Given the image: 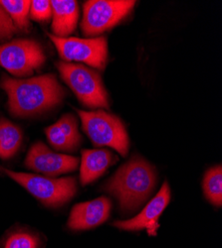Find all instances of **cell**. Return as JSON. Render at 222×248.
<instances>
[{
	"mask_svg": "<svg viewBox=\"0 0 222 248\" xmlns=\"http://www.w3.org/2000/svg\"><path fill=\"white\" fill-rule=\"evenodd\" d=\"M134 0H90L85 2L81 28L94 37L113 28L132 11Z\"/></svg>",
	"mask_w": 222,
	"mask_h": 248,
	"instance_id": "52a82bcc",
	"label": "cell"
},
{
	"mask_svg": "<svg viewBox=\"0 0 222 248\" xmlns=\"http://www.w3.org/2000/svg\"><path fill=\"white\" fill-rule=\"evenodd\" d=\"M30 17L38 22H47L52 18V5L48 0H33L31 1Z\"/></svg>",
	"mask_w": 222,
	"mask_h": 248,
	"instance_id": "ffe728a7",
	"label": "cell"
},
{
	"mask_svg": "<svg viewBox=\"0 0 222 248\" xmlns=\"http://www.w3.org/2000/svg\"><path fill=\"white\" fill-rule=\"evenodd\" d=\"M22 131L4 117L0 118V158L13 157L21 146Z\"/></svg>",
	"mask_w": 222,
	"mask_h": 248,
	"instance_id": "5bb4252c",
	"label": "cell"
},
{
	"mask_svg": "<svg viewBox=\"0 0 222 248\" xmlns=\"http://www.w3.org/2000/svg\"><path fill=\"white\" fill-rule=\"evenodd\" d=\"M156 173L152 165L135 155L107 182L104 190L114 196L125 214L134 213L152 195Z\"/></svg>",
	"mask_w": 222,
	"mask_h": 248,
	"instance_id": "7a4b0ae2",
	"label": "cell"
},
{
	"mask_svg": "<svg viewBox=\"0 0 222 248\" xmlns=\"http://www.w3.org/2000/svg\"><path fill=\"white\" fill-rule=\"evenodd\" d=\"M45 134L50 145L58 151H75L76 149L73 147L69 140L65 137V135L61 132L58 127L57 123L47 127L45 129Z\"/></svg>",
	"mask_w": 222,
	"mask_h": 248,
	"instance_id": "d6986e66",
	"label": "cell"
},
{
	"mask_svg": "<svg viewBox=\"0 0 222 248\" xmlns=\"http://www.w3.org/2000/svg\"><path fill=\"white\" fill-rule=\"evenodd\" d=\"M30 5L29 0H0V6L11 18L16 29L22 31H27L30 27L28 19Z\"/></svg>",
	"mask_w": 222,
	"mask_h": 248,
	"instance_id": "2e32d148",
	"label": "cell"
},
{
	"mask_svg": "<svg viewBox=\"0 0 222 248\" xmlns=\"http://www.w3.org/2000/svg\"><path fill=\"white\" fill-rule=\"evenodd\" d=\"M57 67L63 80L85 107L109 108L108 93L97 72L83 65L66 62H59Z\"/></svg>",
	"mask_w": 222,
	"mask_h": 248,
	"instance_id": "5b68a950",
	"label": "cell"
},
{
	"mask_svg": "<svg viewBox=\"0 0 222 248\" xmlns=\"http://www.w3.org/2000/svg\"><path fill=\"white\" fill-rule=\"evenodd\" d=\"M0 170L47 208H60L72 200L77 193V181L74 177L54 178L19 173L5 168H0Z\"/></svg>",
	"mask_w": 222,
	"mask_h": 248,
	"instance_id": "3957f363",
	"label": "cell"
},
{
	"mask_svg": "<svg viewBox=\"0 0 222 248\" xmlns=\"http://www.w3.org/2000/svg\"><path fill=\"white\" fill-rule=\"evenodd\" d=\"M46 61L42 46L32 39H16L0 45V66L12 76L28 78Z\"/></svg>",
	"mask_w": 222,
	"mask_h": 248,
	"instance_id": "8992f818",
	"label": "cell"
},
{
	"mask_svg": "<svg viewBox=\"0 0 222 248\" xmlns=\"http://www.w3.org/2000/svg\"><path fill=\"white\" fill-rule=\"evenodd\" d=\"M49 38L55 45L60 57L67 62H83L99 70H103L107 63L108 43L104 36L92 39L74 37L60 38L53 34Z\"/></svg>",
	"mask_w": 222,
	"mask_h": 248,
	"instance_id": "ba28073f",
	"label": "cell"
},
{
	"mask_svg": "<svg viewBox=\"0 0 222 248\" xmlns=\"http://www.w3.org/2000/svg\"><path fill=\"white\" fill-rule=\"evenodd\" d=\"M52 31L53 35L66 38L72 34L79 19V5L75 0H53Z\"/></svg>",
	"mask_w": 222,
	"mask_h": 248,
	"instance_id": "4fadbf2b",
	"label": "cell"
},
{
	"mask_svg": "<svg viewBox=\"0 0 222 248\" xmlns=\"http://www.w3.org/2000/svg\"><path fill=\"white\" fill-rule=\"evenodd\" d=\"M24 162L28 169L46 177H56L74 172L79 165L78 158L54 152L42 142L33 144Z\"/></svg>",
	"mask_w": 222,
	"mask_h": 248,
	"instance_id": "9c48e42d",
	"label": "cell"
},
{
	"mask_svg": "<svg viewBox=\"0 0 222 248\" xmlns=\"http://www.w3.org/2000/svg\"><path fill=\"white\" fill-rule=\"evenodd\" d=\"M56 123L60 130H61V132L72 144L73 147L77 149L80 145L81 141H82V136L79 133L78 124L75 116L71 113L64 114Z\"/></svg>",
	"mask_w": 222,
	"mask_h": 248,
	"instance_id": "ac0fdd59",
	"label": "cell"
},
{
	"mask_svg": "<svg viewBox=\"0 0 222 248\" xmlns=\"http://www.w3.org/2000/svg\"><path fill=\"white\" fill-rule=\"evenodd\" d=\"M204 192L206 200L215 206L222 204V168L221 165L206 171L204 178Z\"/></svg>",
	"mask_w": 222,
	"mask_h": 248,
	"instance_id": "e0dca14e",
	"label": "cell"
},
{
	"mask_svg": "<svg viewBox=\"0 0 222 248\" xmlns=\"http://www.w3.org/2000/svg\"><path fill=\"white\" fill-rule=\"evenodd\" d=\"M82 127L95 146H108L126 157L130 141L124 123L118 116L105 110L84 111L76 109Z\"/></svg>",
	"mask_w": 222,
	"mask_h": 248,
	"instance_id": "277c9868",
	"label": "cell"
},
{
	"mask_svg": "<svg viewBox=\"0 0 222 248\" xmlns=\"http://www.w3.org/2000/svg\"><path fill=\"white\" fill-rule=\"evenodd\" d=\"M111 210L112 202L106 197L77 203L70 213L68 227L75 232L94 229L108 220Z\"/></svg>",
	"mask_w": 222,
	"mask_h": 248,
	"instance_id": "8fae6325",
	"label": "cell"
},
{
	"mask_svg": "<svg viewBox=\"0 0 222 248\" xmlns=\"http://www.w3.org/2000/svg\"><path fill=\"white\" fill-rule=\"evenodd\" d=\"M117 157L107 149L83 150L81 160L80 181L82 186L93 183L116 163Z\"/></svg>",
	"mask_w": 222,
	"mask_h": 248,
	"instance_id": "7c38bea8",
	"label": "cell"
},
{
	"mask_svg": "<svg viewBox=\"0 0 222 248\" xmlns=\"http://www.w3.org/2000/svg\"><path fill=\"white\" fill-rule=\"evenodd\" d=\"M171 201V188L166 181L161 186L158 193L145 206V209L137 217L128 220H118L114 222V226L122 231L139 232L146 230L149 235H156L159 227L158 219L164 213Z\"/></svg>",
	"mask_w": 222,
	"mask_h": 248,
	"instance_id": "30bf717a",
	"label": "cell"
},
{
	"mask_svg": "<svg viewBox=\"0 0 222 248\" xmlns=\"http://www.w3.org/2000/svg\"><path fill=\"white\" fill-rule=\"evenodd\" d=\"M17 32L11 18L5 12V10L0 6V41L11 38L14 33Z\"/></svg>",
	"mask_w": 222,
	"mask_h": 248,
	"instance_id": "44dd1931",
	"label": "cell"
},
{
	"mask_svg": "<svg viewBox=\"0 0 222 248\" xmlns=\"http://www.w3.org/2000/svg\"><path fill=\"white\" fill-rule=\"evenodd\" d=\"M8 97V109L17 117L47 111L62 101L65 93L53 74L29 78L4 77L0 82Z\"/></svg>",
	"mask_w": 222,
	"mask_h": 248,
	"instance_id": "6da1fadb",
	"label": "cell"
},
{
	"mask_svg": "<svg viewBox=\"0 0 222 248\" xmlns=\"http://www.w3.org/2000/svg\"><path fill=\"white\" fill-rule=\"evenodd\" d=\"M45 240L37 232L26 229H16L0 240V248H44Z\"/></svg>",
	"mask_w": 222,
	"mask_h": 248,
	"instance_id": "9a60e30c",
	"label": "cell"
}]
</instances>
